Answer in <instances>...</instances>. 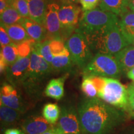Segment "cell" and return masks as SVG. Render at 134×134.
Here are the masks:
<instances>
[{
    "instance_id": "obj_1",
    "label": "cell",
    "mask_w": 134,
    "mask_h": 134,
    "mask_svg": "<svg viewBox=\"0 0 134 134\" xmlns=\"http://www.w3.org/2000/svg\"><path fill=\"white\" fill-rule=\"evenodd\" d=\"M83 133L109 134L126 120L124 110L99 98H87L78 109Z\"/></svg>"
},
{
    "instance_id": "obj_2",
    "label": "cell",
    "mask_w": 134,
    "mask_h": 134,
    "mask_svg": "<svg viewBox=\"0 0 134 134\" xmlns=\"http://www.w3.org/2000/svg\"><path fill=\"white\" fill-rule=\"evenodd\" d=\"M83 35L93 53L96 54L102 53L114 56L125 47L130 45L124 36L119 23Z\"/></svg>"
},
{
    "instance_id": "obj_3",
    "label": "cell",
    "mask_w": 134,
    "mask_h": 134,
    "mask_svg": "<svg viewBox=\"0 0 134 134\" xmlns=\"http://www.w3.org/2000/svg\"><path fill=\"white\" fill-rule=\"evenodd\" d=\"M84 76L120 78L123 73L114 56L98 53L83 69Z\"/></svg>"
},
{
    "instance_id": "obj_4",
    "label": "cell",
    "mask_w": 134,
    "mask_h": 134,
    "mask_svg": "<svg viewBox=\"0 0 134 134\" xmlns=\"http://www.w3.org/2000/svg\"><path fill=\"white\" fill-rule=\"evenodd\" d=\"M116 14L104 11L100 8L84 11L80 18L76 31L82 34L98 31L111 24L118 23Z\"/></svg>"
},
{
    "instance_id": "obj_5",
    "label": "cell",
    "mask_w": 134,
    "mask_h": 134,
    "mask_svg": "<svg viewBox=\"0 0 134 134\" xmlns=\"http://www.w3.org/2000/svg\"><path fill=\"white\" fill-rule=\"evenodd\" d=\"M98 92L99 98L109 104L126 111L128 103L127 88L118 80L104 77L103 86Z\"/></svg>"
},
{
    "instance_id": "obj_6",
    "label": "cell",
    "mask_w": 134,
    "mask_h": 134,
    "mask_svg": "<svg viewBox=\"0 0 134 134\" xmlns=\"http://www.w3.org/2000/svg\"><path fill=\"white\" fill-rule=\"evenodd\" d=\"M65 43L75 64L83 69L94 56L85 37L75 31Z\"/></svg>"
},
{
    "instance_id": "obj_7",
    "label": "cell",
    "mask_w": 134,
    "mask_h": 134,
    "mask_svg": "<svg viewBox=\"0 0 134 134\" xmlns=\"http://www.w3.org/2000/svg\"><path fill=\"white\" fill-rule=\"evenodd\" d=\"M81 9L76 4L61 3L58 17L61 26L62 37L65 42L76 31L79 23V16Z\"/></svg>"
},
{
    "instance_id": "obj_8",
    "label": "cell",
    "mask_w": 134,
    "mask_h": 134,
    "mask_svg": "<svg viewBox=\"0 0 134 134\" xmlns=\"http://www.w3.org/2000/svg\"><path fill=\"white\" fill-rule=\"evenodd\" d=\"M52 71L51 65L41 55L32 50L30 55V64L26 78L23 84L35 83L44 79Z\"/></svg>"
},
{
    "instance_id": "obj_9",
    "label": "cell",
    "mask_w": 134,
    "mask_h": 134,
    "mask_svg": "<svg viewBox=\"0 0 134 134\" xmlns=\"http://www.w3.org/2000/svg\"><path fill=\"white\" fill-rule=\"evenodd\" d=\"M57 127L64 134H82L78 112L73 106H63L61 109Z\"/></svg>"
},
{
    "instance_id": "obj_10",
    "label": "cell",
    "mask_w": 134,
    "mask_h": 134,
    "mask_svg": "<svg viewBox=\"0 0 134 134\" xmlns=\"http://www.w3.org/2000/svg\"><path fill=\"white\" fill-rule=\"evenodd\" d=\"M60 4L49 0L47 7L43 26L47 32V39L62 40L61 26L58 17Z\"/></svg>"
},
{
    "instance_id": "obj_11",
    "label": "cell",
    "mask_w": 134,
    "mask_h": 134,
    "mask_svg": "<svg viewBox=\"0 0 134 134\" xmlns=\"http://www.w3.org/2000/svg\"><path fill=\"white\" fill-rule=\"evenodd\" d=\"M1 104L18 110L21 113L26 110V104L17 89L13 85L4 83L1 88Z\"/></svg>"
},
{
    "instance_id": "obj_12",
    "label": "cell",
    "mask_w": 134,
    "mask_h": 134,
    "mask_svg": "<svg viewBox=\"0 0 134 134\" xmlns=\"http://www.w3.org/2000/svg\"><path fill=\"white\" fill-rule=\"evenodd\" d=\"M30 64V56L19 57L16 62L6 68V75L12 85L23 84L26 78L27 72Z\"/></svg>"
},
{
    "instance_id": "obj_13",
    "label": "cell",
    "mask_w": 134,
    "mask_h": 134,
    "mask_svg": "<svg viewBox=\"0 0 134 134\" xmlns=\"http://www.w3.org/2000/svg\"><path fill=\"white\" fill-rule=\"evenodd\" d=\"M53 127L44 117L33 116L27 119L23 124V132L26 134H42Z\"/></svg>"
},
{
    "instance_id": "obj_14",
    "label": "cell",
    "mask_w": 134,
    "mask_h": 134,
    "mask_svg": "<svg viewBox=\"0 0 134 134\" xmlns=\"http://www.w3.org/2000/svg\"><path fill=\"white\" fill-rule=\"evenodd\" d=\"M21 25L24 27L30 37L37 42L47 39V32L43 25L29 18H24Z\"/></svg>"
},
{
    "instance_id": "obj_15",
    "label": "cell",
    "mask_w": 134,
    "mask_h": 134,
    "mask_svg": "<svg viewBox=\"0 0 134 134\" xmlns=\"http://www.w3.org/2000/svg\"><path fill=\"white\" fill-rule=\"evenodd\" d=\"M27 1L29 6V18L43 26L49 0H27Z\"/></svg>"
},
{
    "instance_id": "obj_16",
    "label": "cell",
    "mask_w": 134,
    "mask_h": 134,
    "mask_svg": "<svg viewBox=\"0 0 134 134\" xmlns=\"http://www.w3.org/2000/svg\"><path fill=\"white\" fill-rule=\"evenodd\" d=\"M120 17V29L127 41L132 44L134 41V13L129 9Z\"/></svg>"
},
{
    "instance_id": "obj_17",
    "label": "cell",
    "mask_w": 134,
    "mask_h": 134,
    "mask_svg": "<svg viewBox=\"0 0 134 134\" xmlns=\"http://www.w3.org/2000/svg\"><path fill=\"white\" fill-rule=\"evenodd\" d=\"M122 71L127 73L134 67V46L129 45L114 55Z\"/></svg>"
},
{
    "instance_id": "obj_18",
    "label": "cell",
    "mask_w": 134,
    "mask_h": 134,
    "mask_svg": "<svg viewBox=\"0 0 134 134\" xmlns=\"http://www.w3.org/2000/svg\"><path fill=\"white\" fill-rule=\"evenodd\" d=\"M129 0H99V7L104 11L120 16L129 10Z\"/></svg>"
},
{
    "instance_id": "obj_19",
    "label": "cell",
    "mask_w": 134,
    "mask_h": 134,
    "mask_svg": "<svg viewBox=\"0 0 134 134\" xmlns=\"http://www.w3.org/2000/svg\"><path fill=\"white\" fill-rule=\"evenodd\" d=\"M75 64L68 50L65 53L53 56L51 67L52 71H67L70 70Z\"/></svg>"
},
{
    "instance_id": "obj_20",
    "label": "cell",
    "mask_w": 134,
    "mask_h": 134,
    "mask_svg": "<svg viewBox=\"0 0 134 134\" xmlns=\"http://www.w3.org/2000/svg\"><path fill=\"white\" fill-rule=\"evenodd\" d=\"M66 76L60 77L50 80L47 85L45 94L47 96L60 100L64 94V83Z\"/></svg>"
},
{
    "instance_id": "obj_21",
    "label": "cell",
    "mask_w": 134,
    "mask_h": 134,
    "mask_svg": "<svg viewBox=\"0 0 134 134\" xmlns=\"http://www.w3.org/2000/svg\"><path fill=\"white\" fill-rule=\"evenodd\" d=\"M3 25V24H1ZM9 35L11 41L14 44L18 45L23 43V42L31 39L24 27L21 24H14L11 26H4Z\"/></svg>"
},
{
    "instance_id": "obj_22",
    "label": "cell",
    "mask_w": 134,
    "mask_h": 134,
    "mask_svg": "<svg viewBox=\"0 0 134 134\" xmlns=\"http://www.w3.org/2000/svg\"><path fill=\"white\" fill-rule=\"evenodd\" d=\"M1 24L4 26H11L14 24H21L24 18H23L14 8L9 6L0 15Z\"/></svg>"
},
{
    "instance_id": "obj_23",
    "label": "cell",
    "mask_w": 134,
    "mask_h": 134,
    "mask_svg": "<svg viewBox=\"0 0 134 134\" xmlns=\"http://www.w3.org/2000/svg\"><path fill=\"white\" fill-rule=\"evenodd\" d=\"M21 112L6 105L1 104L0 117L1 124L3 125H12L19 119L22 114Z\"/></svg>"
},
{
    "instance_id": "obj_24",
    "label": "cell",
    "mask_w": 134,
    "mask_h": 134,
    "mask_svg": "<svg viewBox=\"0 0 134 134\" xmlns=\"http://www.w3.org/2000/svg\"><path fill=\"white\" fill-rule=\"evenodd\" d=\"M0 58L4 62L8 67L16 62L19 58L16 45L12 43L1 47Z\"/></svg>"
},
{
    "instance_id": "obj_25",
    "label": "cell",
    "mask_w": 134,
    "mask_h": 134,
    "mask_svg": "<svg viewBox=\"0 0 134 134\" xmlns=\"http://www.w3.org/2000/svg\"><path fill=\"white\" fill-rule=\"evenodd\" d=\"M61 110L57 104L48 103L43 106L42 115L44 119L50 124H56L60 118Z\"/></svg>"
},
{
    "instance_id": "obj_26",
    "label": "cell",
    "mask_w": 134,
    "mask_h": 134,
    "mask_svg": "<svg viewBox=\"0 0 134 134\" xmlns=\"http://www.w3.org/2000/svg\"><path fill=\"white\" fill-rule=\"evenodd\" d=\"M50 40L49 39H47L41 42H36V43L34 45L33 50L41 55L42 57H43L48 63L51 65L53 56L50 49Z\"/></svg>"
},
{
    "instance_id": "obj_27",
    "label": "cell",
    "mask_w": 134,
    "mask_h": 134,
    "mask_svg": "<svg viewBox=\"0 0 134 134\" xmlns=\"http://www.w3.org/2000/svg\"><path fill=\"white\" fill-rule=\"evenodd\" d=\"M81 90L88 98H94L98 96V90L92 80L88 76H84L81 83Z\"/></svg>"
},
{
    "instance_id": "obj_28",
    "label": "cell",
    "mask_w": 134,
    "mask_h": 134,
    "mask_svg": "<svg viewBox=\"0 0 134 134\" xmlns=\"http://www.w3.org/2000/svg\"><path fill=\"white\" fill-rule=\"evenodd\" d=\"M9 6L14 8L23 18H29V6L27 0H9Z\"/></svg>"
},
{
    "instance_id": "obj_29",
    "label": "cell",
    "mask_w": 134,
    "mask_h": 134,
    "mask_svg": "<svg viewBox=\"0 0 134 134\" xmlns=\"http://www.w3.org/2000/svg\"><path fill=\"white\" fill-rule=\"evenodd\" d=\"M36 41L31 39L23 42V43L17 46L19 57H27L31 55L33 50V47Z\"/></svg>"
},
{
    "instance_id": "obj_30",
    "label": "cell",
    "mask_w": 134,
    "mask_h": 134,
    "mask_svg": "<svg viewBox=\"0 0 134 134\" xmlns=\"http://www.w3.org/2000/svg\"><path fill=\"white\" fill-rule=\"evenodd\" d=\"M50 47L53 56L62 54L68 50L65 42L59 39L50 40Z\"/></svg>"
},
{
    "instance_id": "obj_31",
    "label": "cell",
    "mask_w": 134,
    "mask_h": 134,
    "mask_svg": "<svg viewBox=\"0 0 134 134\" xmlns=\"http://www.w3.org/2000/svg\"><path fill=\"white\" fill-rule=\"evenodd\" d=\"M127 107L126 112L134 118V84L132 83L127 87Z\"/></svg>"
},
{
    "instance_id": "obj_32",
    "label": "cell",
    "mask_w": 134,
    "mask_h": 134,
    "mask_svg": "<svg viewBox=\"0 0 134 134\" xmlns=\"http://www.w3.org/2000/svg\"><path fill=\"white\" fill-rule=\"evenodd\" d=\"M13 42L11 41L9 35L5 29L4 27L1 24V27H0V44H1V47L8 46V45L12 44Z\"/></svg>"
},
{
    "instance_id": "obj_33",
    "label": "cell",
    "mask_w": 134,
    "mask_h": 134,
    "mask_svg": "<svg viewBox=\"0 0 134 134\" xmlns=\"http://www.w3.org/2000/svg\"><path fill=\"white\" fill-rule=\"evenodd\" d=\"M83 11H90L96 8L99 6V0H80Z\"/></svg>"
},
{
    "instance_id": "obj_34",
    "label": "cell",
    "mask_w": 134,
    "mask_h": 134,
    "mask_svg": "<svg viewBox=\"0 0 134 134\" xmlns=\"http://www.w3.org/2000/svg\"><path fill=\"white\" fill-rule=\"evenodd\" d=\"M42 134H64L60 130V129L58 127H52L47 131H46Z\"/></svg>"
},
{
    "instance_id": "obj_35",
    "label": "cell",
    "mask_w": 134,
    "mask_h": 134,
    "mask_svg": "<svg viewBox=\"0 0 134 134\" xmlns=\"http://www.w3.org/2000/svg\"><path fill=\"white\" fill-rule=\"evenodd\" d=\"M9 6V0H0V13H2Z\"/></svg>"
},
{
    "instance_id": "obj_36",
    "label": "cell",
    "mask_w": 134,
    "mask_h": 134,
    "mask_svg": "<svg viewBox=\"0 0 134 134\" xmlns=\"http://www.w3.org/2000/svg\"><path fill=\"white\" fill-rule=\"evenodd\" d=\"M23 131L18 129H9L5 131L4 134H23Z\"/></svg>"
},
{
    "instance_id": "obj_37",
    "label": "cell",
    "mask_w": 134,
    "mask_h": 134,
    "mask_svg": "<svg viewBox=\"0 0 134 134\" xmlns=\"http://www.w3.org/2000/svg\"><path fill=\"white\" fill-rule=\"evenodd\" d=\"M118 134H134V127H129L125 128Z\"/></svg>"
},
{
    "instance_id": "obj_38",
    "label": "cell",
    "mask_w": 134,
    "mask_h": 134,
    "mask_svg": "<svg viewBox=\"0 0 134 134\" xmlns=\"http://www.w3.org/2000/svg\"><path fill=\"white\" fill-rule=\"evenodd\" d=\"M127 76L129 79L132 80V81H134V67L127 72Z\"/></svg>"
},
{
    "instance_id": "obj_39",
    "label": "cell",
    "mask_w": 134,
    "mask_h": 134,
    "mask_svg": "<svg viewBox=\"0 0 134 134\" xmlns=\"http://www.w3.org/2000/svg\"><path fill=\"white\" fill-rule=\"evenodd\" d=\"M61 3H71V4H76L80 2V0H59Z\"/></svg>"
},
{
    "instance_id": "obj_40",
    "label": "cell",
    "mask_w": 134,
    "mask_h": 134,
    "mask_svg": "<svg viewBox=\"0 0 134 134\" xmlns=\"http://www.w3.org/2000/svg\"><path fill=\"white\" fill-rule=\"evenodd\" d=\"M128 8L129 9L134 13V0H129Z\"/></svg>"
},
{
    "instance_id": "obj_41",
    "label": "cell",
    "mask_w": 134,
    "mask_h": 134,
    "mask_svg": "<svg viewBox=\"0 0 134 134\" xmlns=\"http://www.w3.org/2000/svg\"><path fill=\"white\" fill-rule=\"evenodd\" d=\"M133 45L134 46V41H133Z\"/></svg>"
},
{
    "instance_id": "obj_42",
    "label": "cell",
    "mask_w": 134,
    "mask_h": 134,
    "mask_svg": "<svg viewBox=\"0 0 134 134\" xmlns=\"http://www.w3.org/2000/svg\"><path fill=\"white\" fill-rule=\"evenodd\" d=\"M23 134H25V133H24V132H23Z\"/></svg>"
},
{
    "instance_id": "obj_43",
    "label": "cell",
    "mask_w": 134,
    "mask_h": 134,
    "mask_svg": "<svg viewBox=\"0 0 134 134\" xmlns=\"http://www.w3.org/2000/svg\"><path fill=\"white\" fill-rule=\"evenodd\" d=\"M133 84H134V81H133Z\"/></svg>"
}]
</instances>
